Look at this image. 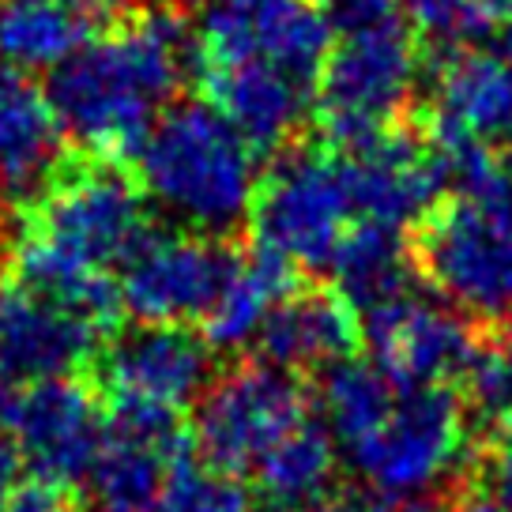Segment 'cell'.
<instances>
[{
	"instance_id": "cell-1",
	"label": "cell",
	"mask_w": 512,
	"mask_h": 512,
	"mask_svg": "<svg viewBox=\"0 0 512 512\" xmlns=\"http://www.w3.org/2000/svg\"><path fill=\"white\" fill-rule=\"evenodd\" d=\"M185 12L136 4L49 72L46 95L80 151L128 162L192 76Z\"/></svg>"
},
{
	"instance_id": "cell-2",
	"label": "cell",
	"mask_w": 512,
	"mask_h": 512,
	"mask_svg": "<svg viewBox=\"0 0 512 512\" xmlns=\"http://www.w3.org/2000/svg\"><path fill=\"white\" fill-rule=\"evenodd\" d=\"M320 407L347 464L388 501L430 497L467 456V411L448 384L343 358L320 381Z\"/></svg>"
},
{
	"instance_id": "cell-3",
	"label": "cell",
	"mask_w": 512,
	"mask_h": 512,
	"mask_svg": "<svg viewBox=\"0 0 512 512\" xmlns=\"http://www.w3.org/2000/svg\"><path fill=\"white\" fill-rule=\"evenodd\" d=\"M256 155L238 128L204 98L166 106L136 151V181L170 219L211 238H234L249 223Z\"/></svg>"
},
{
	"instance_id": "cell-4",
	"label": "cell",
	"mask_w": 512,
	"mask_h": 512,
	"mask_svg": "<svg viewBox=\"0 0 512 512\" xmlns=\"http://www.w3.org/2000/svg\"><path fill=\"white\" fill-rule=\"evenodd\" d=\"M155 230L144 185L128 162L68 151L49 185L16 211L12 238H23L76 268L113 275Z\"/></svg>"
},
{
	"instance_id": "cell-5",
	"label": "cell",
	"mask_w": 512,
	"mask_h": 512,
	"mask_svg": "<svg viewBox=\"0 0 512 512\" xmlns=\"http://www.w3.org/2000/svg\"><path fill=\"white\" fill-rule=\"evenodd\" d=\"M422 42L407 19L388 16L358 31H343L313 91L317 140L343 159H358L400 117L415 110Z\"/></svg>"
},
{
	"instance_id": "cell-6",
	"label": "cell",
	"mask_w": 512,
	"mask_h": 512,
	"mask_svg": "<svg viewBox=\"0 0 512 512\" xmlns=\"http://www.w3.org/2000/svg\"><path fill=\"white\" fill-rule=\"evenodd\" d=\"M358 211L347 166L320 140H298L256 177L249 234L253 249L287 260L294 272H328Z\"/></svg>"
},
{
	"instance_id": "cell-7",
	"label": "cell",
	"mask_w": 512,
	"mask_h": 512,
	"mask_svg": "<svg viewBox=\"0 0 512 512\" xmlns=\"http://www.w3.org/2000/svg\"><path fill=\"white\" fill-rule=\"evenodd\" d=\"M302 381L268 362H238L204 388L192 415V448L204 467L249 475L287 433L309 422Z\"/></svg>"
},
{
	"instance_id": "cell-8",
	"label": "cell",
	"mask_w": 512,
	"mask_h": 512,
	"mask_svg": "<svg viewBox=\"0 0 512 512\" xmlns=\"http://www.w3.org/2000/svg\"><path fill=\"white\" fill-rule=\"evenodd\" d=\"M415 272L445 302L475 320L512 313V234L490 223L471 200L445 192L411 226Z\"/></svg>"
},
{
	"instance_id": "cell-9",
	"label": "cell",
	"mask_w": 512,
	"mask_h": 512,
	"mask_svg": "<svg viewBox=\"0 0 512 512\" xmlns=\"http://www.w3.org/2000/svg\"><path fill=\"white\" fill-rule=\"evenodd\" d=\"M241 264L234 238L151 230L121 268V302L144 324H200Z\"/></svg>"
},
{
	"instance_id": "cell-10",
	"label": "cell",
	"mask_w": 512,
	"mask_h": 512,
	"mask_svg": "<svg viewBox=\"0 0 512 512\" xmlns=\"http://www.w3.org/2000/svg\"><path fill=\"white\" fill-rule=\"evenodd\" d=\"M215 351L189 324H136L117 328L83 373L102 400L132 396L185 411L215 381Z\"/></svg>"
},
{
	"instance_id": "cell-11",
	"label": "cell",
	"mask_w": 512,
	"mask_h": 512,
	"mask_svg": "<svg viewBox=\"0 0 512 512\" xmlns=\"http://www.w3.org/2000/svg\"><path fill=\"white\" fill-rule=\"evenodd\" d=\"M106 328L0 272V381L38 384L83 377L106 343Z\"/></svg>"
},
{
	"instance_id": "cell-12",
	"label": "cell",
	"mask_w": 512,
	"mask_h": 512,
	"mask_svg": "<svg viewBox=\"0 0 512 512\" xmlns=\"http://www.w3.org/2000/svg\"><path fill=\"white\" fill-rule=\"evenodd\" d=\"M8 433L38 475L83 490L106 441V403L87 377L27 384L19 392Z\"/></svg>"
},
{
	"instance_id": "cell-13",
	"label": "cell",
	"mask_w": 512,
	"mask_h": 512,
	"mask_svg": "<svg viewBox=\"0 0 512 512\" xmlns=\"http://www.w3.org/2000/svg\"><path fill=\"white\" fill-rule=\"evenodd\" d=\"M362 339L377 366L422 384H448L460 377L482 343L460 313L418 298L415 290L369 309Z\"/></svg>"
},
{
	"instance_id": "cell-14",
	"label": "cell",
	"mask_w": 512,
	"mask_h": 512,
	"mask_svg": "<svg viewBox=\"0 0 512 512\" xmlns=\"http://www.w3.org/2000/svg\"><path fill=\"white\" fill-rule=\"evenodd\" d=\"M192 80L200 83L204 102L238 128L256 155L275 159L279 151L302 140L309 87L272 61L241 57L226 64H200L192 68Z\"/></svg>"
},
{
	"instance_id": "cell-15",
	"label": "cell",
	"mask_w": 512,
	"mask_h": 512,
	"mask_svg": "<svg viewBox=\"0 0 512 512\" xmlns=\"http://www.w3.org/2000/svg\"><path fill=\"white\" fill-rule=\"evenodd\" d=\"M358 336V317L336 287H294L268 309L253 343L260 362L302 373L343 362Z\"/></svg>"
},
{
	"instance_id": "cell-16",
	"label": "cell",
	"mask_w": 512,
	"mask_h": 512,
	"mask_svg": "<svg viewBox=\"0 0 512 512\" xmlns=\"http://www.w3.org/2000/svg\"><path fill=\"white\" fill-rule=\"evenodd\" d=\"M64 125L42 87L27 72L0 64V189L19 208H27L57 174L68 147Z\"/></svg>"
},
{
	"instance_id": "cell-17",
	"label": "cell",
	"mask_w": 512,
	"mask_h": 512,
	"mask_svg": "<svg viewBox=\"0 0 512 512\" xmlns=\"http://www.w3.org/2000/svg\"><path fill=\"white\" fill-rule=\"evenodd\" d=\"M411 241L403 230L384 223H354L347 238L339 241L328 275L336 279V290L351 302V309H377L411 290Z\"/></svg>"
},
{
	"instance_id": "cell-18",
	"label": "cell",
	"mask_w": 512,
	"mask_h": 512,
	"mask_svg": "<svg viewBox=\"0 0 512 512\" xmlns=\"http://www.w3.org/2000/svg\"><path fill=\"white\" fill-rule=\"evenodd\" d=\"M98 31V19L68 0H0V64L16 72H53Z\"/></svg>"
},
{
	"instance_id": "cell-19",
	"label": "cell",
	"mask_w": 512,
	"mask_h": 512,
	"mask_svg": "<svg viewBox=\"0 0 512 512\" xmlns=\"http://www.w3.org/2000/svg\"><path fill=\"white\" fill-rule=\"evenodd\" d=\"M336 464L339 448L332 433L302 422L256 464V497L272 512H298L328 494Z\"/></svg>"
},
{
	"instance_id": "cell-20",
	"label": "cell",
	"mask_w": 512,
	"mask_h": 512,
	"mask_svg": "<svg viewBox=\"0 0 512 512\" xmlns=\"http://www.w3.org/2000/svg\"><path fill=\"white\" fill-rule=\"evenodd\" d=\"M464 377V411L467 426H479L490 437L512 426V347L479 343L471 354Z\"/></svg>"
},
{
	"instance_id": "cell-21",
	"label": "cell",
	"mask_w": 512,
	"mask_h": 512,
	"mask_svg": "<svg viewBox=\"0 0 512 512\" xmlns=\"http://www.w3.org/2000/svg\"><path fill=\"white\" fill-rule=\"evenodd\" d=\"M155 512H260V509H256V497L234 475L211 471V467H196L192 460H185L166 479V490H162Z\"/></svg>"
},
{
	"instance_id": "cell-22",
	"label": "cell",
	"mask_w": 512,
	"mask_h": 512,
	"mask_svg": "<svg viewBox=\"0 0 512 512\" xmlns=\"http://www.w3.org/2000/svg\"><path fill=\"white\" fill-rule=\"evenodd\" d=\"M87 509V494L80 486H68L49 475L31 471L27 479H19V486L12 490L4 512H83Z\"/></svg>"
},
{
	"instance_id": "cell-23",
	"label": "cell",
	"mask_w": 512,
	"mask_h": 512,
	"mask_svg": "<svg viewBox=\"0 0 512 512\" xmlns=\"http://www.w3.org/2000/svg\"><path fill=\"white\" fill-rule=\"evenodd\" d=\"M320 4H324V12L332 16L339 31H358L369 23H381L396 8V0H320Z\"/></svg>"
},
{
	"instance_id": "cell-24",
	"label": "cell",
	"mask_w": 512,
	"mask_h": 512,
	"mask_svg": "<svg viewBox=\"0 0 512 512\" xmlns=\"http://www.w3.org/2000/svg\"><path fill=\"white\" fill-rule=\"evenodd\" d=\"M298 512H396V509L377 490H339V494H324L320 501H313V505H305Z\"/></svg>"
},
{
	"instance_id": "cell-25",
	"label": "cell",
	"mask_w": 512,
	"mask_h": 512,
	"mask_svg": "<svg viewBox=\"0 0 512 512\" xmlns=\"http://www.w3.org/2000/svg\"><path fill=\"white\" fill-rule=\"evenodd\" d=\"M490 479H494V494L512 509V426L494 437V448H490Z\"/></svg>"
},
{
	"instance_id": "cell-26",
	"label": "cell",
	"mask_w": 512,
	"mask_h": 512,
	"mask_svg": "<svg viewBox=\"0 0 512 512\" xmlns=\"http://www.w3.org/2000/svg\"><path fill=\"white\" fill-rule=\"evenodd\" d=\"M19 479H23V448L12 433L0 430V512L8 505L12 490L19 486Z\"/></svg>"
},
{
	"instance_id": "cell-27",
	"label": "cell",
	"mask_w": 512,
	"mask_h": 512,
	"mask_svg": "<svg viewBox=\"0 0 512 512\" xmlns=\"http://www.w3.org/2000/svg\"><path fill=\"white\" fill-rule=\"evenodd\" d=\"M445 512H512L494 490H482V486H467L464 494H456V501H448Z\"/></svg>"
},
{
	"instance_id": "cell-28",
	"label": "cell",
	"mask_w": 512,
	"mask_h": 512,
	"mask_svg": "<svg viewBox=\"0 0 512 512\" xmlns=\"http://www.w3.org/2000/svg\"><path fill=\"white\" fill-rule=\"evenodd\" d=\"M68 4H76L80 12H87L91 19H117L121 12H128V8H136V4H144V0H68Z\"/></svg>"
},
{
	"instance_id": "cell-29",
	"label": "cell",
	"mask_w": 512,
	"mask_h": 512,
	"mask_svg": "<svg viewBox=\"0 0 512 512\" xmlns=\"http://www.w3.org/2000/svg\"><path fill=\"white\" fill-rule=\"evenodd\" d=\"M8 249H12V223H8V211L0 208V264L8 260Z\"/></svg>"
},
{
	"instance_id": "cell-30",
	"label": "cell",
	"mask_w": 512,
	"mask_h": 512,
	"mask_svg": "<svg viewBox=\"0 0 512 512\" xmlns=\"http://www.w3.org/2000/svg\"><path fill=\"white\" fill-rule=\"evenodd\" d=\"M497 42H501V53H505V61H512V12L501 19V27H497Z\"/></svg>"
},
{
	"instance_id": "cell-31",
	"label": "cell",
	"mask_w": 512,
	"mask_h": 512,
	"mask_svg": "<svg viewBox=\"0 0 512 512\" xmlns=\"http://www.w3.org/2000/svg\"><path fill=\"white\" fill-rule=\"evenodd\" d=\"M162 4H170L177 12H189V8H200V4H219V0H162Z\"/></svg>"
},
{
	"instance_id": "cell-32",
	"label": "cell",
	"mask_w": 512,
	"mask_h": 512,
	"mask_svg": "<svg viewBox=\"0 0 512 512\" xmlns=\"http://www.w3.org/2000/svg\"><path fill=\"white\" fill-rule=\"evenodd\" d=\"M509 317H512V313H509ZM509 347H512V320H509Z\"/></svg>"
}]
</instances>
